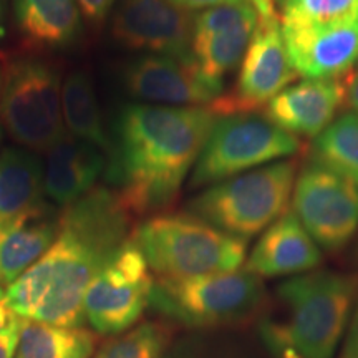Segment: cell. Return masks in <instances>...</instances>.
Masks as SVG:
<instances>
[{
	"label": "cell",
	"instance_id": "28",
	"mask_svg": "<svg viewBox=\"0 0 358 358\" xmlns=\"http://www.w3.org/2000/svg\"><path fill=\"white\" fill-rule=\"evenodd\" d=\"M118 0H77L80 12L92 22H101L113 10Z\"/></svg>",
	"mask_w": 358,
	"mask_h": 358
},
{
	"label": "cell",
	"instance_id": "27",
	"mask_svg": "<svg viewBox=\"0 0 358 358\" xmlns=\"http://www.w3.org/2000/svg\"><path fill=\"white\" fill-rule=\"evenodd\" d=\"M22 319L15 317L10 324L0 329V358H15L20 338Z\"/></svg>",
	"mask_w": 358,
	"mask_h": 358
},
{
	"label": "cell",
	"instance_id": "24",
	"mask_svg": "<svg viewBox=\"0 0 358 358\" xmlns=\"http://www.w3.org/2000/svg\"><path fill=\"white\" fill-rule=\"evenodd\" d=\"M310 158L320 161L358 186V115L342 113L312 145Z\"/></svg>",
	"mask_w": 358,
	"mask_h": 358
},
{
	"label": "cell",
	"instance_id": "1",
	"mask_svg": "<svg viewBox=\"0 0 358 358\" xmlns=\"http://www.w3.org/2000/svg\"><path fill=\"white\" fill-rule=\"evenodd\" d=\"M129 237L131 216L115 191L93 187L60 214L55 243L8 285L7 306L20 319L80 327L90 284Z\"/></svg>",
	"mask_w": 358,
	"mask_h": 358
},
{
	"label": "cell",
	"instance_id": "15",
	"mask_svg": "<svg viewBox=\"0 0 358 358\" xmlns=\"http://www.w3.org/2000/svg\"><path fill=\"white\" fill-rule=\"evenodd\" d=\"M285 47L297 75L340 78L358 62V22L334 27L280 24Z\"/></svg>",
	"mask_w": 358,
	"mask_h": 358
},
{
	"label": "cell",
	"instance_id": "29",
	"mask_svg": "<svg viewBox=\"0 0 358 358\" xmlns=\"http://www.w3.org/2000/svg\"><path fill=\"white\" fill-rule=\"evenodd\" d=\"M178 7L185 8L187 12H201L206 8L217 7V6H227V3H241L248 2V0H171Z\"/></svg>",
	"mask_w": 358,
	"mask_h": 358
},
{
	"label": "cell",
	"instance_id": "12",
	"mask_svg": "<svg viewBox=\"0 0 358 358\" xmlns=\"http://www.w3.org/2000/svg\"><path fill=\"white\" fill-rule=\"evenodd\" d=\"M111 12V37L122 47L192 60V15L171 0H118Z\"/></svg>",
	"mask_w": 358,
	"mask_h": 358
},
{
	"label": "cell",
	"instance_id": "8",
	"mask_svg": "<svg viewBox=\"0 0 358 358\" xmlns=\"http://www.w3.org/2000/svg\"><path fill=\"white\" fill-rule=\"evenodd\" d=\"M301 150V140L259 111L219 116L191 174V187L213 186L275 163Z\"/></svg>",
	"mask_w": 358,
	"mask_h": 358
},
{
	"label": "cell",
	"instance_id": "7",
	"mask_svg": "<svg viewBox=\"0 0 358 358\" xmlns=\"http://www.w3.org/2000/svg\"><path fill=\"white\" fill-rule=\"evenodd\" d=\"M0 120L19 145L50 151L66 133L58 70L38 57L7 60L0 88Z\"/></svg>",
	"mask_w": 358,
	"mask_h": 358
},
{
	"label": "cell",
	"instance_id": "18",
	"mask_svg": "<svg viewBox=\"0 0 358 358\" xmlns=\"http://www.w3.org/2000/svg\"><path fill=\"white\" fill-rule=\"evenodd\" d=\"M108 158L93 145L66 131L48 151L45 166V196L55 204L70 206L93 189L105 174Z\"/></svg>",
	"mask_w": 358,
	"mask_h": 358
},
{
	"label": "cell",
	"instance_id": "39",
	"mask_svg": "<svg viewBox=\"0 0 358 358\" xmlns=\"http://www.w3.org/2000/svg\"><path fill=\"white\" fill-rule=\"evenodd\" d=\"M0 88H2V73H0Z\"/></svg>",
	"mask_w": 358,
	"mask_h": 358
},
{
	"label": "cell",
	"instance_id": "2",
	"mask_svg": "<svg viewBox=\"0 0 358 358\" xmlns=\"http://www.w3.org/2000/svg\"><path fill=\"white\" fill-rule=\"evenodd\" d=\"M217 118L211 106L133 103L118 111L103 176L129 216H155L176 201Z\"/></svg>",
	"mask_w": 358,
	"mask_h": 358
},
{
	"label": "cell",
	"instance_id": "19",
	"mask_svg": "<svg viewBox=\"0 0 358 358\" xmlns=\"http://www.w3.org/2000/svg\"><path fill=\"white\" fill-rule=\"evenodd\" d=\"M60 216L43 206L0 227V287H8L55 243Z\"/></svg>",
	"mask_w": 358,
	"mask_h": 358
},
{
	"label": "cell",
	"instance_id": "22",
	"mask_svg": "<svg viewBox=\"0 0 358 358\" xmlns=\"http://www.w3.org/2000/svg\"><path fill=\"white\" fill-rule=\"evenodd\" d=\"M62 110L66 131L101 150L108 158L111 138L105 131L95 88L85 71H71L62 85Z\"/></svg>",
	"mask_w": 358,
	"mask_h": 358
},
{
	"label": "cell",
	"instance_id": "16",
	"mask_svg": "<svg viewBox=\"0 0 358 358\" xmlns=\"http://www.w3.org/2000/svg\"><path fill=\"white\" fill-rule=\"evenodd\" d=\"M345 95V78H307L282 90L267 103L264 115L294 136L317 138L332 124Z\"/></svg>",
	"mask_w": 358,
	"mask_h": 358
},
{
	"label": "cell",
	"instance_id": "37",
	"mask_svg": "<svg viewBox=\"0 0 358 358\" xmlns=\"http://www.w3.org/2000/svg\"><path fill=\"white\" fill-rule=\"evenodd\" d=\"M0 141H2V124H0Z\"/></svg>",
	"mask_w": 358,
	"mask_h": 358
},
{
	"label": "cell",
	"instance_id": "35",
	"mask_svg": "<svg viewBox=\"0 0 358 358\" xmlns=\"http://www.w3.org/2000/svg\"><path fill=\"white\" fill-rule=\"evenodd\" d=\"M353 262H355L357 266H358V241H357V244H355V249H353Z\"/></svg>",
	"mask_w": 358,
	"mask_h": 358
},
{
	"label": "cell",
	"instance_id": "3",
	"mask_svg": "<svg viewBox=\"0 0 358 358\" xmlns=\"http://www.w3.org/2000/svg\"><path fill=\"white\" fill-rule=\"evenodd\" d=\"M358 294V275L319 271L284 282L280 302L287 310L284 325L268 324V347H292L303 358H332Z\"/></svg>",
	"mask_w": 358,
	"mask_h": 358
},
{
	"label": "cell",
	"instance_id": "21",
	"mask_svg": "<svg viewBox=\"0 0 358 358\" xmlns=\"http://www.w3.org/2000/svg\"><path fill=\"white\" fill-rule=\"evenodd\" d=\"M45 166L34 151L0 153V227L45 204Z\"/></svg>",
	"mask_w": 358,
	"mask_h": 358
},
{
	"label": "cell",
	"instance_id": "5",
	"mask_svg": "<svg viewBox=\"0 0 358 358\" xmlns=\"http://www.w3.org/2000/svg\"><path fill=\"white\" fill-rule=\"evenodd\" d=\"M297 171L285 159L229 178L191 199L187 213L248 243L287 213Z\"/></svg>",
	"mask_w": 358,
	"mask_h": 358
},
{
	"label": "cell",
	"instance_id": "9",
	"mask_svg": "<svg viewBox=\"0 0 358 358\" xmlns=\"http://www.w3.org/2000/svg\"><path fill=\"white\" fill-rule=\"evenodd\" d=\"M292 209L312 239L330 252L342 250L358 232V186L313 158L295 176Z\"/></svg>",
	"mask_w": 358,
	"mask_h": 358
},
{
	"label": "cell",
	"instance_id": "14",
	"mask_svg": "<svg viewBox=\"0 0 358 358\" xmlns=\"http://www.w3.org/2000/svg\"><path fill=\"white\" fill-rule=\"evenodd\" d=\"M127 93L146 105L211 106L224 87L204 78L192 60L141 55L129 62L122 73Z\"/></svg>",
	"mask_w": 358,
	"mask_h": 358
},
{
	"label": "cell",
	"instance_id": "10",
	"mask_svg": "<svg viewBox=\"0 0 358 358\" xmlns=\"http://www.w3.org/2000/svg\"><path fill=\"white\" fill-rule=\"evenodd\" d=\"M153 275L131 237L98 272L85 294V320L96 334H123L150 306Z\"/></svg>",
	"mask_w": 358,
	"mask_h": 358
},
{
	"label": "cell",
	"instance_id": "17",
	"mask_svg": "<svg viewBox=\"0 0 358 358\" xmlns=\"http://www.w3.org/2000/svg\"><path fill=\"white\" fill-rule=\"evenodd\" d=\"M322 262L319 244L292 211H287L262 232L245 262V271L257 277L295 275Z\"/></svg>",
	"mask_w": 358,
	"mask_h": 358
},
{
	"label": "cell",
	"instance_id": "38",
	"mask_svg": "<svg viewBox=\"0 0 358 358\" xmlns=\"http://www.w3.org/2000/svg\"><path fill=\"white\" fill-rule=\"evenodd\" d=\"M3 295H6V294H3V290H2V287H0V297H3Z\"/></svg>",
	"mask_w": 358,
	"mask_h": 358
},
{
	"label": "cell",
	"instance_id": "6",
	"mask_svg": "<svg viewBox=\"0 0 358 358\" xmlns=\"http://www.w3.org/2000/svg\"><path fill=\"white\" fill-rule=\"evenodd\" d=\"M150 303L189 327L237 325L262 310L266 290L261 277L237 268L191 279H158Z\"/></svg>",
	"mask_w": 358,
	"mask_h": 358
},
{
	"label": "cell",
	"instance_id": "26",
	"mask_svg": "<svg viewBox=\"0 0 358 358\" xmlns=\"http://www.w3.org/2000/svg\"><path fill=\"white\" fill-rule=\"evenodd\" d=\"M358 0H287L280 24L334 27L357 24Z\"/></svg>",
	"mask_w": 358,
	"mask_h": 358
},
{
	"label": "cell",
	"instance_id": "23",
	"mask_svg": "<svg viewBox=\"0 0 358 358\" xmlns=\"http://www.w3.org/2000/svg\"><path fill=\"white\" fill-rule=\"evenodd\" d=\"M96 335L82 327H58L22 319L15 358H92Z\"/></svg>",
	"mask_w": 358,
	"mask_h": 358
},
{
	"label": "cell",
	"instance_id": "36",
	"mask_svg": "<svg viewBox=\"0 0 358 358\" xmlns=\"http://www.w3.org/2000/svg\"><path fill=\"white\" fill-rule=\"evenodd\" d=\"M274 2H275V3H280V6H284V3L287 2V0H274Z\"/></svg>",
	"mask_w": 358,
	"mask_h": 358
},
{
	"label": "cell",
	"instance_id": "11",
	"mask_svg": "<svg viewBox=\"0 0 358 358\" xmlns=\"http://www.w3.org/2000/svg\"><path fill=\"white\" fill-rule=\"evenodd\" d=\"M297 78L290 60L280 22L261 24L241 62L236 87L222 93L211 108L219 116L259 111Z\"/></svg>",
	"mask_w": 358,
	"mask_h": 358
},
{
	"label": "cell",
	"instance_id": "4",
	"mask_svg": "<svg viewBox=\"0 0 358 358\" xmlns=\"http://www.w3.org/2000/svg\"><path fill=\"white\" fill-rule=\"evenodd\" d=\"M131 241L158 279L232 272L241 268L248 243L192 216L191 213H159L131 231Z\"/></svg>",
	"mask_w": 358,
	"mask_h": 358
},
{
	"label": "cell",
	"instance_id": "33",
	"mask_svg": "<svg viewBox=\"0 0 358 358\" xmlns=\"http://www.w3.org/2000/svg\"><path fill=\"white\" fill-rule=\"evenodd\" d=\"M6 35V0H0V40Z\"/></svg>",
	"mask_w": 358,
	"mask_h": 358
},
{
	"label": "cell",
	"instance_id": "25",
	"mask_svg": "<svg viewBox=\"0 0 358 358\" xmlns=\"http://www.w3.org/2000/svg\"><path fill=\"white\" fill-rule=\"evenodd\" d=\"M169 342V325L163 322H143L129 332L103 343L95 358H161Z\"/></svg>",
	"mask_w": 358,
	"mask_h": 358
},
{
	"label": "cell",
	"instance_id": "32",
	"mask_svg": "<svg viewBox=\"0 0 358 358\" xmlns=\"http://www.w3.org/2000/svg\"><path fill=\"white\" fill-rule=\"evenodd\" d=\"M347 85V95H345V103L353 110V113L358 115V71L353 73L352 77L345 78Z\"/></svg>",
	"mask_w": 358,
	"mask_h": 358
},
{
	"label": "cell",
	"instance_id": "34",
	"mask_svg": "<svg viewBox=\"0 0 358 358\" xmlns=\"http://www.w3.org/2000/svg\"><path fill=\"white\" fill-rule=\"evenodd\" d=\"M280 358H303L301 353H299L292 347H284L280 348Z\"/></svg>",
	"mask_w": 358,
	"mask_h": 358
},
{
	"label": "cell",
	"instance_id": "31",
	"mask_svg": "<svg viewBox=\"0 0 358 358\" xmlns=\"http://www.w3.org/2000/svg\"><path fill=\"white\" fill-rule=\"evenodd\" d=\"M342 358H358V307L355 310V315H353L350 330H348Z\"/></svg>",
	"mask_w": 358,
	"mask_h": 358
},
{
	"label": "cell",
	"instance_id": "20",
	"mask_svg": "<svg viewBox=\"0 0 358 358\" xmlns=\"http://www.w3.org/2000/svg\"><path fill=\"white\" fill-rule=\"evenodd\" d=\"M17 29L32 47L64 50L82 35L77 0H12Z\"/></svg>",
	"mask_w": 358,
	"mask_h": 358
},
{
	"label": "cell",
	"instance_id": "30",
	"mask_svg": "<svg viewBox=\"0 0 358 358\" xmlns=\"http://www.w3.org/2000/svg\"><path fill=\"white\" fill-rule=\"evenodd\" d=\"M248 2L257 12L261 24H277V22H280V17L275 12L274 0H248Z\"/></svg>",
	"mask_w": 358,
	"mask_h": 358
},
{
	"label": "cell",
	"instance_id": "13",
	"mask_svg": "<svg viewBox=\"0 0 358 358\" xmlns=\"http://www.w3.org/2000/svg\"><path fill=\"white\" fill-rule=\"evenodd\" d=\"M259 15L249 2L206 8L192 15L191 55L204 78L224 87V77L243 62Z\"/></svg>",
	"mask_w": 358,
	"mask_h": 358
}]
</instances>
